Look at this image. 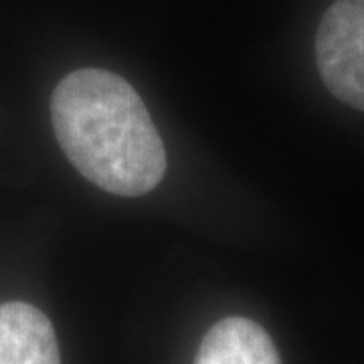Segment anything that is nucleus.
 I'll return each mask as SVG.
<instances>
[{"mask_svg":"<svg viewBox=\"0 0 364 364\" xmlns=\"http://www.w3.org/2000/svg\"><path fill=\"white\" fill-rule=\"evenodd\" d=\"M57 142L69 162L112 195L154 191L166 150L142 97L112 71L85 67L57 83L51 97Z\"/></svg>","mask_w":364,"mask_h":364,"instance_id":"1","label":"nucleus"},{"mask_svg":"<svg viewBox=\"0 0 364 364\" xmlns=\"http://www.w3.org/2000/svg\"><path fill=\"white\" fill-rule=\"evenodd\" d=\"M316 61L326 87L364 112V0H336L320 21Z\"/></svg>","mask_w":364,"mask_h":364,"instance_id":"2","label":"nucleus"},{"mask_svg":"<svg viewBox=\"0 0 364 364\" xmlns=\"http://www.w3.org/2000/svg\"><path fill=\"white\" fill-rule=\"evenodd\" d=\"M0 364H61L51 320L39 308L0 304Z\"/></svg>","mask_w":364,"mask_h":364,"instance_id":"3","label":"nucleus"},{"mask_svg":"<svg viewBox=\"0 0 364 364\" xmlns=\"http://www.w3.org/2000/svg\"><path fill=\"white\" fill-rule=\"evenodd\" d=\"M195 364H282L269 334L249 318L231 316L203 338Z\"/></svg>","mask_w":364,"mask_h":364,"instance_id":"4","label":"nucleus"}]
</instances>
